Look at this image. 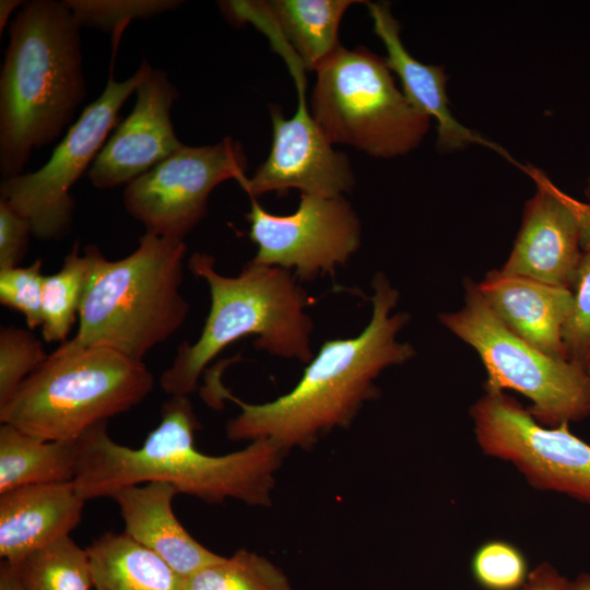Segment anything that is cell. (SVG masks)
I'll list each match as a JSON object with an SVG mask.
<instances>
[{"instance_id":"4dcf8cb0","label":"cell","mask_w":590,"mask_h":590,"mask_svg":"<svg viewBox=\"0 0 590 590\" xmlns=\"http://www.w3.org/2000/svg\"><path fill=\"white\" fill-rule=\"evenodd\" d=\"M32 235L30 221L0 199V270L19 267Z\"/></svg>"},{"instance_id":"6da1fadb","label":"cell","mask_w":590,"mask_h":590,"mask_svg":"<svg viewBox=\"0 0 590 590\" xmlns=\"http://www.w3.org/2000/svg\"><path fill=\"white\" fill-rule=\"evenodd\" d=\"M399 296L387 276L376 273L368 324L356 337L327 340L296 386L273 401L246 403L213 377L203 389L204 397L226 398L240 408L226 425L227 438L269 439L285 450L311 445L319 434L347 426L362 404L378 392L374 384L378 375L415 355L412 344L397 340L410 321L408 312L393 311Z\"/></svg>"},{"instance_id":"d4e9b609","label":"cell","mask_w":590,"mask_h":590,"mask_svg":"<svg viewBox=\"0 0 590 590\" xmlns=\"http://www.w3.org/2000/svg\"><path fill=\"white\" fill-rule=\"evenodd\" d=\"M181 590H294L283 571L269 559L247 550L182 577Z\"/></svg>"},{"instance_id":"e575fe53","label":"cell","mask_w":590,"mask_h":590,"mask_svg":"<svg viewBox=\"0 0 590 590\" xmlns=\"http://www.w3.org/2000/svg\"><path fill=\"white\" fill-rule=\"evenodd\" d=\"M565 590H590V575L581 574L576 580L568 581Z\"/></svg>"},{"instance_id":"5bb4252c","label":"cell","mask_w":590,"mask_h":590,"mask_svg":"<svg viewBox=\"0 0 590 590\" xmlns=\"http://www.w3.org/2000/svg\"><path fill=\"white\" fill-rule=\"evenodd\" d=\"M521 167L536 188L523 206L519 232L500 270L571 291L590 243V204L562 191L542 170Z\"/></svg>"},{"instance_id":"f546056e","label":"cell","mask_w":590,"mask_h":590,"mask_svg":"<svg viewBox=\"0 0 590 590\" xmlns=\"http://www.w3.org/2000/svg\"><path fill=\"white\" fill-rule=\"evenodd\" d=\"M43 261L35 260L27 267L0 270V303L19 311L28 329L42 326Z\"/></svg>"},{"instance_id":"d590c367","label":"cell","mask_w":590,"mask_h":590,"mask_svg":"<svg viewBox=\"0 0 590 590\" xmlns=\"http://www.w3.org/2000/svg\"><path fill=\"white\" fill-rule=\"evenodd\" d=\"M585 194H586V197L588 199V203L590 204V178H589L587 187L585 189Z\"/></svg>"},{"instance_id":"cb8c5ba5","label":"cell","mask_w":590,"mask_h":590,"mask_svg":"<svg viewBox=\"0 0 590 590\" xmlns=\"http://www.w3.org/2000/svg\"><path fill=\"white\" fill-rule=\"evenodd\" d=\"M24 590H90V558L70 535L59 539L14 565Z\"/></svg>"},{"instance_id":"603a6c76","label":"cell","mask_w":590,"mask_h":590,"mask_svg":"<svg viewBox=\"0 0 590 590\" xmlns=\"http://www.w3.org/2000/svg\"><path fill=\"white\" fill-rule=\"evenodd\" d=\"M92 271L88 247L80 253L75 243L64 257L62 267L54 274L44 275L42 295V334L46 342L68 341Z\"/></svg>"},{"instance_id":"f1b7e54d","label":"cell","mask_w":590,"mask_h":590,"mask_svg":"<svg viewBox=\"0 0 590 590\" xmlns=\"http://www.w3.org/2000/svg\"><path fill=\"white\" fill-rule=\"evenodd\" d=\"M527 563L521 552L503 541L482 545L472 560L474 578L486 590H517L527 582Z\"/></svg>"},{"instance_id":"ac0fdd59","label":"cell","mask_w":590,"mask_h":590,"mask_svg":"<svg viewBox=\"0 0 590 590\" xmlns=\"http://www.w3.org/2000/svg\"><path fill=\"white\" fill-rule=\"evenodd\" d=\"M85 499L71 482L21 486L0 494V556L12 565L70 535Z\"/></svg>"},{"instance_id":"277c9868","label":"cell","mask_w":590,"mask_h":590,"mask_svg":"<svg viewBox=\"0 0 590 590\" xmlns=\"http://www.w3.org/2000/svg\"><path fill=\"white\" fill-rule=\"evenodd\" d=\"M209 253L193 252L190 271L210 290L211 307L199 339L184 342L160 377L169 397H189L206 365L235 341L253 335V346L285 358L309 363L312 319L305 308L312 298L290 270L251 260L235 276L219 273Z\"/></svg>"},{"instance_id":"4316f807","label":"cell","mask_w":590,"mask_h":590,"mask_svg":"<svg viewBox=\"0 0 590 590\" xmlns=\"http://www.w3.org/2000/svg\"><path fill=\"white\" fill-rule=\"evenodd\" d=\"M48 357L42 341L31 329L4 327L0 330V405Z\"/></svg>"},{"instance_id":"7c38bea8","label":"cell","mask_w":590,"mask_h":590,"mask_svg":"<svg viewBox=\"0 0 590 590\" xmlns=\"http://www.w3.org/2000/svg\"><path fill=\"white\" fill-rule=\"evenodd\" d=\"M250 203L246 220L257 245L255 263L293 269L296 278L310 281L333 273L361 245V222L343 196L300 193L297 210L288 215L266 211L255 198Z\"/></svg>"},{"instance_id":"30bf717a","label":"cell","mask_w":590,"mask_h":590,"mask_svg":"<svg viewBox=\"0 0 590 590\" xmlns=\"http://www.w3.org/2000/svg\"><path fill=\"white\" fill-rule=\"evenodd\" d=\"M470 414L487 455L512 462L538 488L590 504V445L569 424L543 426L504 391H486Z\"/></svg>"},{"instance_id":"d6986e66","label":"cell","mask_w":590,"mask_h":590,"mask_svg":"<svg viewBox=\"0 0 590 590\" xmlns=\"http://www.w3.org/2000/svg\"><path fill=\"white\" fill-rule=\"evenodd\" d=\"M477 287L515 334L550 356L566 359L562 334L574 305L570 290L500 269L489 270Z\"/></svg>"},{"instance_id":"44dd1931","label":"cell","mask_w":590,"mask_h":590,"mask_svg":"<svg viewBox=\"0 0 590 590\" xmlns=\"http://www.w3.org/2000/svg\"><path fill=\"white\" fill-rule=\"evenodd\" d=\"M95 590H181L182 577L125 532H106L86 548Z\"/></svg>"},{"instance_id":"3957f363","label":"cell","mask_w":590,"mask_h":590,"mask_svg":"<svg viewBox=\"0 0 590 590\" xmlns=\"http://www.w3.org/2000/svg\"><path fill=\"white\" fill-rule=\"evenodd\" d=\"M80 26L63 1H26L10 24L0 73V173H24L86 97Z\"/></svg>"},{"instance_id":"8992f818","label":"cell","mask_w":590,"mask_h":590,"mask_svg":"<svg viewBox=\"0 0 590 590\" xmlns=\"http://www.w3.org/2000/svg\"><path fill=\"white\" fill-rule=\"evenodd\" d=\"M154 385L143 361L106 346H59L0 405V422L39 439L75 441L140 404Z\"/></svg>"},{"instance_id":"7402d4cb","label":"cell","mask_w":590,"mask_h":590,"mask_svg":"<svg viewBox=\"0 0 590 590\" xmlns=\"http://www.w3.org/2000/svg\"><path fill=\"white\" fill-rule=\"evenodd\" d=\"M78 465L75 441L44 440L1 424L0 494L21 486L71 482Z\"/></svg>"},{"instance_id":"2e32d148","label":"cell","mask_w":590,"mask_h":590,"mask_svg":"<svg viewBox=\"0 0 590 590\" xmlns=\"http://www.w3.org/2000/svg\"><path fill=\"white\" fill-rule=\"evenodd\" d=\"M365 3L373 20L374 32L386 47L388 67L398 74L403 94L417 110L435 120L438 150L450 153L480 144L510 158L498 144L456 119L449 107L446 91L448 78L444 67L423 63L408 51L400 36V24L391 13L390 3Z\"/></svg>"},{"instance_id":"4fadbf2b","label":"cell","mask_w":590,"mask_h":590,"mask_svg":"<svg viewBox=\"0 0 590 590\" xmlns=\"http://www.w3.org/2000/svg\"><path fill=\"white\" fill-rule=\"evenodd\" d=\"M298 93L297 110L290 119L271 109L273 140L268 158L239 186L250 198L298 189L304 194L343 196L355 176L347 156L338 152L315 122L306 102V81L299 61L287 62Z\"/></svg>"},{"instance_id":"52a82bcc","label":"cell","mask_w":590,"mask_h":590,"mask_svg":"<svg viewBox=\"0 0 590 590\" xmlns=\"http://www.w3.org/2000/svg\"><path fill=\"white\" fill-rule=\"evenodd\" d=\"M310 114L330 144L392 158L417 148L432 119L397 85L386 58L339 47L316 70Z\"/></svg>"},{"instance_id":"9a60e30c","label":"cell","mask_w":590,"mask_h":590,"mask_svg":"<svg viewBox=\"0 0 590 590\" xmlns=\"http://www.w3.org/2000/svg\"><path fill=\"white\" fill-rule=\"evenodd\" d=\"M135 95L131 113L117 125L87 172L98 189L128 185L184 145L170 117L179 92L166 72L152 68Z\"/></svg>"},{"instance_id":"7a4b0ae2","label":"cell","mask_w":590,"mask_h":590,"mask_svg":"<svg viewBox=\"0 0 590 590\" xmlns=\"http://www.w3.org/2000/svg\"><path fill=\"white\" fill-rule=\"evenodd\" d=\"M199 421L188 397L173 396L161 409V422L139 448L116 442L107 422L86 430L78 440L79 465L73 484L85 499L111 497L121 488L153 481L174 485L206 503L228 498L250 506H268L282 449L269 439L223 456L194 447Z\"/></svg>"},{"instance_id":"e0dca14e","label":"cell","mask_w":590,"mask_h":590,"mask_svg":"<svg viewBox=\"0 0 590 590\" xmlns=\"http://www.w3.org/2000/svg\"><path fill=\"white\" fill-rule=\"evenodd\" d=\"M354 0L223 1V14L236 24L252 23L282 38L305 70L316 71L337 49L339 27Z\"/></svg>"},{"instance_id":"ba28073f","label":"cell","mask_w":590,"mask_h":590,"mask_svg":"<svg viewBox=\"0 0 590 590\" xmlns=\"http://www.w3.org/2000/svg\"><path fill=\"white\" fill-rule=\"evenodd\" d=\"M464 304L442 311L439 322L470 345L486 370V391L515 390L532 405L529 413L546 427L590 416V368L547 355L515 334L494 314L477 282L463 279Z\"/></svg>"},{"instance_id":"1f68e13d","label":"cell","mask_w":590,"mask_h":590,"mask_svg":"<svg viewBox=\"0 0 590 590\" xmlns=\"http://www.w3.org/2000/svg\"><path fill=\"white\" fill-rule=\"evenodd\" d=\"M568 580L548 564L538 566L520 590H565Z\"/></svg>"},{"instance_id":"83f0119b","label":"cell","mask_w":590,"mask_h":590,"mask_svg":"<svg viewBox=\"0 0 590 590\" xmlns=\"http://www.w3.org/2000/svg\"><path fill=\"white\" fill-rule=\"evenodd\" d=\"M571 293L574 305L562 334L565 357L590 368V243L583 249Z\"/></svg>"},{"instance_id":"8fae6325","label":"cell","mask_w":590,"mask_h":590,"mask_svg":"<svg viewBox=\"0 0 590 590\" xmlns=\"http://www.w3.org/2000/svg\"><path fill=\"white\" fill-rule=\"evenodd\" d=\"M240 142L225 137L215 144L182 145L123 190L127 212L150 233L184 240L206 214L212 190L247 178Z\"/></svg>"},{"instance_id":"836d02e7","label":"cell","mask_w":590,"mask_h":590,"mask_svg":"<svg viewBox=\"0 0 590 590\" xmlns=\"http://www.w3.org/2000/svg\"><path fill=\"white\" fill-rule=\"evenodd\" d=\"M24 1L20 0H1L0 1V34H2L5 25L9 22L10 15L13 13V11L20 7L23 5Z\"/></svg>"},{"instance_id":"9c48e42d","label":"cell","mask_w":590,"mask_h":590,"mask_svg":"<svg viewBox=\"0 0 590 590\" xmlns=\"http://www.w3.org/2000/svg\"><path fill=\"white\" fill-rule=\"evenodd\" d=\"M117 50L113 48L104 91L68 129L47 163L1 181L0 199L30 221L37 239L56 240L69 233L74 215L72 186L88 172L109 132L119 123L120 108L153 68L143 59L130 78L116 81L113 70Z\"/></svg>"},{"instance_id":"5b68a950","label":"cell","mask_w":590,"mask_h":590,"mask_svg":"<svg viewBox=\"0 0 590 590\" xmlns=\"http://www.w3.org/2000/svg\"><path fill=\"white\" fill-rule=\"evenodd\" d=\"M92 271L79 311V327L66 350L106 346L138 361L184 324L189 303L180 291L184 240L144 233L127 257L108 260L87 246Z\"/></svg>"},{"instance_id":"484cf974","label":"cell","mask_w":590,"mask_h":590,"mask_svg":"<svg viewBox=\"0 0 590 590\" xmlns=\"http://www.w3.org/2000/svg\"><path fill=\"white\" fill-rule=\"evenodd\" d=\"M80 27L126 30L132 20L150 19L178 8V0H63Z\"/></svg>"},{"instance_id":"ffe728a7","label":"cell","mask_w":590,"mask_h":590,"mask_svg":"<svg viewBox=\"0 0 590 590\" xmlns=\"http://www.w3.org/2000/svg\"><path fill=\"white\" fill-rule=\"evenodd\" d=\"M178 489L167 482L153 481L116 492L125 533L163 558L186 577L221 558L201 545L182 527L173 510Z\"/></svg>"},{"instance_id":"d6a6232c","label":"cell","mask_w":590,"mask_h":590,"mask_svg":"<svg viewBox=\"0 0 590 590\" xmlns=\"http://www.w3.org/2000/svg\"><path fill=\"white\" fill-rule=\"evenodd\" d=\"M0 590H24L15 566L5 560L0 564Z\"/></svg>"}]
</instances>
